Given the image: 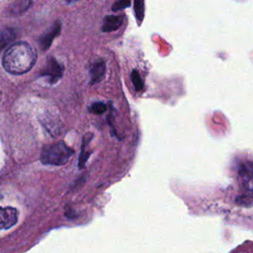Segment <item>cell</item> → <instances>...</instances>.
<instances>
[{"label":"cell","instance_id":"1","mask_svg":"<svg viewBox=\"0 0 253 253\" xmlns=\"http://www.w3.org/2000/svg\"><path fill=\"white\" fill-rule=\"evenodd\" d=\"M36 61V49L26 42H18L11 44L5 51L2 59L5 70L15 75L30 71Z\"/></svg>","mask_w":253,"mask_h":253},{"label":"cell","instance_id":"2","mask_svg":"<svg viewBox=\"0 0 253 253\" xmlns=\"http://www.w3.org/2000/svg\"><path fill=\"white\" fill-rule=\"evenodd\" d=\"M74 154V150L65 142L59 141L46 145L42 152L41 161L43 164L60 166L68 162L69 158Z\"/></svg>","mask_w":253,"mask_h":253},{"label":"cell","instance_id":"3","mask_svg":"<svg viewBox=\"0 0 253 253\" xmlns=\"http://www.w3.org/2000/svg\"><path fill=\"white\" fill-rule=\"evenodd\" d=\"M18 220V211L14 208L0 207V229H8L16 224Z\"/></svg>","mask_w":253,"mask_h":253},{"label":"cell","instance_id":"4","mask_svg":"<svg viewBox=\"0 0 253 253\" xmlns=\"http://www.w3.org/2000/svg\"><path fill=\"white\" fill-rule=\"evenodd\" d=\"M63 67L54 59L53 57H49L46 61V66L42 70V74L49 78L50 83H55L62 76Z\"/></svg>","mask_w":253,"mask_h":253},{"label":"cell","instance_id":"5","mask_svg":"<svg viewBox=\"0 0 253 253\" xmlns=\"http://www.w3.org/2000/svg\"><path fill=\"white\" fill-rule=\"evenodd\" d=\"M60 31H61V23L59 21H57L52 25V27H50V29L48 31H46L41 37L40 44H41V47L42 50H46L50 46L52 41L54 40V38H56L59 35Z\"/></svg>","mask_w":253,"mask_h":253},{"label":"cell","instance_id":"6","mask_svg":"<svg viewBox=\"0 0 253 253\" xmlns=\"http://www.w3.org/2000/svg\"><path fill=\"white\" fill-rule=\"evenodd\" d=\"M125 20L124 15H109L105 17L101 30L103 32H114L118 30Z\"/></svg>","mask_w":253,"mask_h":253},{"label":"cell","instance_id":"7","mask_svg":"<svg viewBox=\"0 0 253 253\" xmlns=\"http://www.w3.org/2000/svg\"><path fill=\"white\" fill-rule=\"evenodd\" d=\"M105 71H106V64L104 60L100 59L97 62H95L90 69L91 83L94 84V83L100 82L105 76Z\"/></svg>","mask_w":253,"mask_h":253},{"label":"cell","instance_id":"8","mask_svg":"<svg viewBox=\"0 0 253 253\" xmlns=\"http://www.w3.org/2000/svg\"><path fill=\"white\" fill-rule=\"evenodd\" d=\"M31 5H32V0H16L10 5L8 12L14 16L21 15L25 13L31 7Z\"/></svg>","mask_w":253,"mask_h":253},{"label":"cell","instance_id":"9","mask_svg":"<svg viewBox=\"0 0 253 253\" xmlns=\"http://www.w3.org/2000/svg\"><path fill=\"white\" fill-rule=\"evenodd\" d=\"M16 39V31L12 28H6L0 32V50Z\"/></svg>","mask_w":253,"mask_h":253},{"label":"cell","instance_id":"10","mask_svg":"<svg viewBox=\"0 0 253 253\" xmlns=\"http://www.w3.org/2000/svg\"><path fill=\"white\" fill-rule=\"evenodd\" d=\"M134 15L137 24L140 25L144 17V0H134Z\"/></svg>","mask_w":253,"mask_h":253},{"label":"cell","instance_id":"11","mask_svg":"<svg viewBox=\"0 0 253 253\" xmlns=\"http://www.w3.org/2000/svg\"><path fill=\"white\" fill-rule=\"evenodd\" d=\"M92 138V135H90V137L88 138L87 137V141H86V138H84V141H83V144H82V150H81V154H80V157H79V161H78V167L80 168H83L86 161L88 160V157L90 155L91 152H87V149H86V146L88 144V141Z\"/></svg>","mask_w":253,"mask_h":253},{"label":"cell","instance_id":"12","mask_svg":"<svg viewBox=\"0 0 253 253\" xmlns=\"http://www.w3.org/2000/svg\"><path fill=\"white\" fill-rule=\"evenodd\" d=\"M131 80H132V84L134 86V89L136 91H140L143 89V81L141 79V76L140 74L136 71V70H133L132 73H131Z\"/></svg>","mask_w":253,"mask_h":253},{"label":"cell","instance_id":"13","mask_svg":"<svg viewBox=\"0 0 253 253\" xmlns=\"http://www.w3.org/2000/svg\"><path fill=\"white\" fill-rule=\"evenodd\" d=\"M107 110V106L105 103L103 102H96V103H93L90 108H89V111L92 113V114H95V115H101L103 114L105 111Z\"/></svg>","mask_w":253,"mask_h":253},{"label":"cell","instance_id":"14","mask_svg":"<svg viewBox=\"0 0 253 253\" xmlns=\"http://www.w3.org/2000/svg\"><path fill=\"white\" fill-rule=\"evenodd\" d=\"M130 4V0H118L114 3L112 10L113 11H119V10H123L126 7H128Z\"/></svg>","mask_w":253,"mask_h":253},{"label":"cell","instance_id":"15","mask_svg":"<svg viewBox=\"0 0 253 253\" xmlns=\"http://www.w3.org/2000/svg\"><path fill=\"white\" fill-rule=\"evenodd\" d=\"M77 0H66V2L67 3H74V2H76Z\"/></svg>","mask_w":253,"mask_h":253},{"label":"cell","instance_id":"16","mask_svg":"<svg viewBox=\"0 0 253 253\" xmlns=\"http://www.w3.org/2000/svg\"><path fill=\"white\" fill-rule=\"evenodd\" d=\"M0 99H1V93H0Z\"/></svg>","mask_w":253,"mask_h":253}]
</instances>
